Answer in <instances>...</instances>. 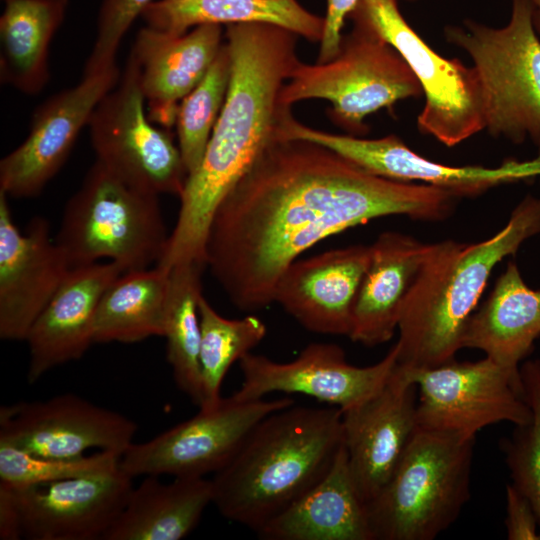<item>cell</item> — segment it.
<instances>
[{
    "label": "cell",
    "instance_id": "6da1fadb",
    "mask_svg": "<svg viewBox=\"0 0 540 540\" xmlns=\"http://www.w3.org/2000/svg\"><path fill=\"white\" fill-rule=\"evenodd\" d=\"M455 198L371 174L322 145L276 137L216 209L206 268L235 307L258 311L274 303L288 266L318 242L379 217L439 221Z\"/></svg>",
    "mask_w": 540,
    "mask_h": 540
},
{
    "label": "cell",
    "instance_id": "ba28073f",
    "mask_svg": "<svg viewBox=\"0 0 540 540\" xmlns=\"http://www.w3.org/2000/svg\"><path fill=\"white\" fill-rule=\"evenodd\" d=\"M352 22L333 59L296 64L281 88L279 104L291 108L303 100H327L331 120L347 134L361 137L369 130L364 122L368 115L423 92L396 49L366 24Z\"/></svg>",
    "mask_w": 540,
    "mask_h": 540
},
{
    "label": "cell",
    "instance_id": "d6a6232c",
    "mask_svg": "<svg viewBox=\"0 0 540 540\" xmlns=\"http://www.w3.org/2000/svg\"><path fill=\"white\" fill-rule=\"evenodd\" d=\"M521 395L530 409V420L515 425L501 440V449L512 484L532 503L540 521V359L520 365Z\"/></svg>",
    "mask_w": 540,
    "mask_h": 540
},
{
    "label": "cell",
    "instance_id": "4316f807",
    "mask_svg": "<svg viewBox=\"0 0 540 540\" xmlns=\"http://www.w3.org/2000/svg\"><path fill=\"white\" fill-rule=\"evenodd\" d=\"M141 17L147 27L171 35L205 24L266 23L320 43L324 32V17L298 0H153Z\"/></svg>",
    "mask_w": 540,
    "mask_h": 540
},
{
    "label": "cell",
    "instance_id": "52a82bcc",
    "mask_svg": "<svg viewBox=\"0 0 540 540\" xmlns=\"http://www.w3.org/2000/svg\"><path fill=\"white\" fill-rule=\"evenodd\" d=\"M508 23L491 27L472 19L444 28L449 44L472 59L482 87L485 129L540 154V39L530 0H511Z\"/></svg>",
    "mask_w": 540,
    "mask_h": 540
},
{
    "label": "cell",
    "instance_id": "ffe728a7",
    "mask_svg": "<svg viewBox=\"0 0 540 540\" xmlns=\"http://www.w3.org/2000/svg\"><path fill=\"white\" fill-rule=\"evenodd\" d=\"M370 262V246L352 245L295 260L280 277L274 302L305 329L347 336Z\"/></svg>",
    "mask_w": 540,
    "mask_h": 540
},
{
    "label": "cell",
    "instance_id": "cb8c5ba5",
    "mask_svg": "<svg viewBox=\"0 0 540 540\" xmlns=\"http://www.w3.org/2000/svg\"><path fill=\"white\" fill-rule=\"evenodd\" d=\"M257 534L266 540H374L344 445L327 473Z\"/></svg>",
    "mask_w": 540,
    "mask_h": 540
},
{
    "label": "cell",
    "instance_id": "7c38bea8",
    "mask_svg": "<svg viewBox=\"0 0 540 540\" xmlns=\"http://www.w3.org/2000/svg\"><path fill=\"white\" fill-rule=\"evenodd\" d=\"M403 370L418 388V427L475 438L487 426L521 425L531 418L521 395L519 371L488 356L475 362L454 359L433 368Z\"/></svg>",
    "mask_w": 540,
    "mask_h": 540
},
{
    "label": "cell",
    "instance_id": "9a60e30c",
    "mask_svg": "<svg viewBox=\"0 0 540 540\" xmlns=\"http://www.w3.org/2000/svg\"><path fill=\"white\" fill-rule=\"evenodd\" d=\"M239 364L243 380L233 393L239 399H262L275 392L304 394L345 411L377 394L398 363L395 344L379 362L359 367L347 362L338 345L312 343L289 362L251 352Z\"/></svg>",
    "mask_w": 540,
    "mask_h": 540
},
{
    "label": "cell",
    "instance_id": "7402d4cb",
    "mask_svg": "<svg viewBox=\"0 0 540 540\" xmlns=\"http://www.w3.org/2000/svg\"><path fill=\"white\" fill-rule=\"evenodd\" d=\"M122 273V268L111 261L69 271L26 336L30 384L59 365L79 360L94 344L93 324L99 301Z\"/></svg>",
    "mask_w": 540,
    "mask_h": 540
},
{
    "label": "cell",
    "instance_id": "836d02e7",
    "mask_svg": "<svg viewBox=\"0 0 540 540\" xmlns=\"http://www.w3.org/2000/svg\"><path fill=\"white\" fill-rule=\"evenodd\" d=\"M121 456L99 451L76 458H43L0 443V483L14 488L59 482L119 468Z\"/></svg>",
    "mask_w": 540,
    "mask_h": 540
},
{
    "label": "cell",
    "instance_id": "8992f818",
    "mask_svg": "<svg viewBox=\"0 0 540 540\" xmlns=\"http://www.w3.org/2000/svg\"><path fill=\"white\" fill-rule=\"evenodd\" d=\"M158 196L130 185L96 160L68 200L55 237L71 269L101 259L123 272L158 264L170 236Z\"/></svg>",
    "mask_w": 540,
    "mask_h": 540
},
{
    "label": "cell",
    "instance_id": "30bf717a",
    "mask_svg": "<svg viewBox=\"0 0 540 540\" xmlns=\"http://www.w3.org/2000/svg\"><path fill=\"white\" fill-rule=\"evenodd\" d=\"M138 69L128 58L116 86L96 106L88 123L96 160L144 191L180 196L188 177L169 129L145 111Z\"/></svg>",
    "mask_w": 540,
    "mask_h": 540
},
{
    "label": "cell",
    "instance_id": "ac0fdd59",
    "mask_svg": "<svg viewBox=\"0 0 540 540\" xmlns=\"http://www.w3.org/2000/svg\"><path fill=\"white\" fill-rule=\"evenodd\" d=\"M71 267L48 221L30 220L25 231L17 228L8 196L0 191V337L25 341Z\"/></svg>",
    "mask_w": 540,
    "mask_h": 540
},
{
    "label": "cell",
    "instance_id": "8fae6325",
    "mask_svg": "<svg viewBox=\"0 0 540 540\" xmlns=\"http://www.w3.org/2000/svg\"><path fill=\"white\" fill-rule=\"evenodd\" d=\"M295 404L285 396L242 400L233 394L154 438L132 443L120 458L128 476L205 477L224 468L253 428L269 414Z\"/></svg>",
    "mask_w": 540,
    "mask_h": 540
},
{
    "label": "cell",
    "instance_id": "f1b7e54d",
    "mask_svg": "<svg viewBox=\"0 0 540 540\" xmlns=\"http://www.w3.org/2000/svg\"><path fill=\"white\" fill-rule=\"evenodd\" d=\"M169 274V269L156 265L116 278L99 301L94 343H136L163 337Z\"/></svg>",
    "mask_w": 540,
    "mask_h": 540
},
{
    "label": "cell",
    "instance_id": "2e32d148",
    "mask_svg": "<svg viewBox=\"0 0 540 540\" xmlns=\"http://www.w3.org/2000/svg\"><path fill=\"white\" fill-rule=\"evenodd\" d=\"M120 76L117 65L83 74L77 85L42 102L27 137L0 161V191L13 198L38 196L65 164L96 106Z\"/></svg>",
    "mask_w": 540,
    "mask_h": 540
},
{
    "label": "cell",
    "instance_id": "4dcf8cb0",
    "mask_svg": "<svg viewBox=\"0 0 540 540\" xmlns=\"http://www.w3.org/2000/svg\"><path fill=\"white\" fill-rule=\"evenodd\" d=\"M200 318V370L203 403L199 408L211 407L222 398L223 380L236 361L251 353L266 336L264 322L249 314L240 319L221 316L203 294L198 300Z\"/></svg>",
    "mask_w": 540,
    "mask_h": 540
},
{
    "label": "cell",
    "instance_id": "603a6c76",
    "mask_svg": "<svg viewBox=\"0 0 540 540\" xmlns=\"http://www.w3.org/2000/svg\"><path fill=\"white\" fill-rule=\"evenodd\" d=\"M430 247L395 231L383 232L370 245V262L353 308L352 341L373 347L393 337Z\"/></svg>",
    "mask_w": 540,
    "mask_h": 540
},
{
    "label": "cell",
    "instance_id": "3957f363",
    "mask_svg": "<svg viewBox=\"0 0 540 540\" xmlns=\"http://www.w3.org/2000/svg\"><path fill=\"white\" fill-rule=\"evenodd\" d=\"M342 445L338 407L277 410L214 474L213 504L226 519L257 533L327 473Z\"/></svg>",
    "mask_w": 540,
    "mask_h": 540
},
{
    "label": "cell",
    "instance_id": "1f68e13d",
    "mask_svg": "<svg viewBox=\"0 0 540 540\" xmlns=\"http://www.w3.org/2000/svg\"><path fill=\"white\" fill-rule=\"evenodd\" d=\"M231 58L224 41L201 82L179 104L178 147L188 176L200 165L228 91Z\"/></svg>",
    "mask_w": 540,
    "mask_h": 540
},
{
    "label": "cell",
    "instance_id": "5bb4252c",
    "mask_svg": "<svg viewBox=\"0 0 540 540\" xmlns=\"http://www.w3.org/2000/svg\"><path fill=\"white\" fill-rule=\"evenodd\" d=\"M136 431L130 418L71 393L0 408V443L43 458H76L92 448L122 456Z\"/></svg>",
    "mask_w": 540,
    "mask_h": 540
},
{
    "label": "cell",
    "instance_id": "44dd1931",
    "mask_svg": "<svg viewBox=\"0 0 540 540\" xmlns=\"http://www.w3.org/2000/svg\"><path fill=\"white\" fill-rule=\"evenodd\" d=\"M225 38L221 25L205 24L183 35L145 26L136 35L129 57L138 69L150 121L170 129L178 107L204 78Z\"/></svg>",
    "mask_w": 540,
    "mask_h": 540
},
{
    "label": "cell",
    "instance_id": "4fadbf2b",
    "mask_svg": "<svg viewBox=\"0 0 540 540\" xmlns=\"http://www.w3.org/2000/svg\"><path fill=\"white\" fill-rule=\"evenodd\" d=\"M280 137L322 145L361 169L401 182H423L451 192L456 198L476 197L502 184L540 177V154L530 161L506 160L495 168L450 166L431 161L410 149L396 135L366 139L308 127L287 114Z\"/></svg>",
    "mask_w": 540,
    "mask_h": 540
},
{
    "label": "cell",
    "instance_id": "7a4b0ae2",
    "mask_svg": "<svg viewBox=\"0 0 540 540\" xmlns=\"http://www.w3.org/2000/svg\"><path fill=\"white\" fill-rule=\"evenodd\" d=\"M298 38L272 24L226 26L231 58L227 95L203 159L179 196L178 217L162 266L206 264L205 246L216 209L276 138L284 107L279 94L300 61Z\"/></svg>",
    "mask_w": 540,
    "mask_h": 540
},
{
    "label": "cell",
    "instance_id": "74e56055",
    "mask_svg": "<svg viewBox=\"0 0 540 540\" xmlns=\"http://www.w3.org/2000/svg\"><path fill=\"white\" fill-rule=\"evenodd\" d=\"M533 5V24L537 33L540 34V0H530Z\"/></svg>",
    "mask_w": 540,
    "mask_h": 540
},
{
    "label": "cell",
    "instance_id": "9c48e42d",
    "mask_svg": "<svg viewBox=\"0 0 540 540\" xmlns=\"http://www.w3.org/2000/svg\"><path fill=\"white\" fill-rule=\"evenodd\" d=\"M377 33L405 59L417 77L425 104L420 133L453 147L485 129V106L473 66L436 53L403 17L398 0H360L349 15Z\"/></svg>",
    "mask_w": 540,
    "mask_h": 540
},
{
    "label": "cell",
    "instance_id": "d4e9b609",
    "mask_svg": "<svg viewBox=\"0 0 540 540\" xmlns=\"http://www.w3.org/2000/svg\"><path fill=\"white\" fill-rule=\"evenodd\" d=\"M539 336L540 290L526 285L516 263L510 261L487 300L469 318L462 348L479 349L518 372Z\"/></svg>",
    "mask_w": 540,
    "mask_h": 540
},
{
    "label": "cell",
    "instance_id": "d590c367",
    "mask_svg": "<svg viewBox=\"0 0 540 540\" xmlns=\"http://www.w3.org/2000/svg\"><path fill=\"white\" fill-rule=\"evenodd\" d=\"M540 521L531 501L512 483L506 486L505 527L509 540H540Z\"/></svg>",
    "mask_w": 540,
    "mask_h": 540
},
{
    "label": "cell",
    "instance_id": "8d00e7d4",
    "mask_svg": "<svg viewBox=\"0 0 540 540\" xmlns=\"http://www.w3.org/2000/svg\"><path fill=\"white\" fill-rule=\"evenodd\" d=\"M360 0H326L324 32L320 41L317 63L333 59L339 52L345 21ZM415 1V0H407Z\"/></svg>",
    "mask_w": 540,
    "mask_h": 540
},
{
    "label": "cell",
    "instance_id": "83f0119b",
    "mask_svg": "<svg viewBox=\"0 0 540 540\" xmlns=\"http://www.w3.org/2000/svg\"><path fill=\"white\" fill-rule=\"evenodd\" d=\"M0 17V81L36 95L50 74V43L61 26L69 0H4Z\"/></svg>",
    "mask_w": 540,
    "mask_h": 540
},
{
    "label": "cell",
    "instance_id": "5b68a950",
    "mask_svg": "<svg viewBox=\"0 0 540 540\" xmlns=\"http://www.w3.org/2000/svg\"><path fill=\"white\" fill-rule=\"evenodd\" d=\"M475 438L417 426L392 476L366 509L374 540H433L471 497Z\"/></svg>",
    "mask_w": 540,
    "mask_h": 540
},
{
    "label": "cell",
    "instance_id": "f546056e",
    "mask_svg": "<svg viewBox=\"0 0 540 540\" xmlns=\"http://www.w3.org/2000/svg\"><path fill=\"white\" fill-rule=\"evenodd\" d=\"M205 268L202 264L185 263L170 269L163 332L174 381L198 407L203 403L198 300Z\"/></svg>",
    "mask_w": 540,
    "mask_h": 540
},
{
    "label": "cell",
    "instance_id": "d6986e66",
    "mask_svg": "<svg viewBox=\"0 0 540 540\" xmlns=\"http://www.w3.org/2000/svg\"><path fill=\"white\" fill-rule=\"evenodd\" d=\"M417 400V385L397 364L377 394L342 411L343 445L365 503L388 482L415 433Z\"/></svg>",
    "mask_w": 540,
    "mask_h": 540
},
{
    "label": "cell",
    "instance_id": "484cf974",
    "mask_svg": "<svg viewBox=\"0 0 540 540\" xmlns=\"http://www.w3.org/2000/svg\"><path fill=\"white\" fill-rule=\"evenodd\" d=\"M213 504L211 479L174 477L162 483L146 476L129 499L104 540H180L197 526Z\"/></svg>",
    "mask_w": 540,
    "mask_h": 540
},
{
    "label": "cell",
    "instance_id": "e575fe53",
    "mask_svg": "<svg viewBox=\"0 0 540 540\" xmlns=\"http://www.w3.org/2000/svg\"><path fill=\"white\" fill-rule=\"evenodd\" d=\"M152 1H102L97 18L96 37L83 74H94L116 66V55L123 37Z\"/></svg>",
    "mask_w": 540,
    "mask_h": 540
},
{
    "label": "cell",
    "instance_id": "e0dca14e",
    "mask_svg": "<svg viewBox=\"0 0 540 540\" xmlns=\"http://www.w3.org/2000/svg\"><path fill=\"white\" fill-rule=\"evenodd\" d=\"M120 468L103 474L14 488L20 539L104 540L133 489Z\"/></svg>",
    "mask_w": 540,
    "mask_h": 540
},
{
    "label": "cell",
    "instance_id": "277c9868",
    "mask_svg": "<svg viewBox=\"0 0 540 540\" xmlns=\"http://www.w3.org/2000/svg\"><path fill=\"white\" fill-rule=\"evenodd\" d=\"M539 233L540 197L527 195L492 237L431 244L399 319L398 366L426 369L454 360L492 270Z\"/></svg>",
    "mask_w": 540,
    "mask_h": 540
}]
</instances>
